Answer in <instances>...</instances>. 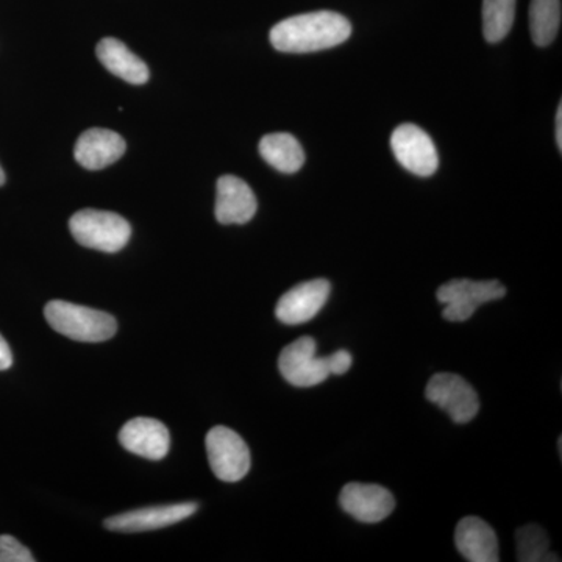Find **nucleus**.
Wrapping results in <instances>:
<instances>
[{
    "mask_svg": "<svg viewBox=\"0 0 562 562\" xmlns=\"http://www.w3.org/2000/svg\"><path fill=\"white\" fill-rule=\"evenodd\" d=\"M351 35V24L335 11H314L297 14L273 25L272 46L286 54H310L330 49L346 43Z\"/></svg>",
    "mask_w": 562,
    "mask_h": 562,
    "instance_id": "f257e3e1",
    "label": "nucleus"
},
{
    "mask_svg": "<svg viewBox=\"0 0 562 562\" xmlns=\"http://www.w3.org/2000/svg\"><path fill=\"white\" fill-rule=\"evenodd\" d=\"M44 316L55 331L74 341H109L117 330L116 319L111 314L76 303L52 301L44 308Z\"/></svg>",
    "mask_w": 562,
    "mask_h": 562,
    "instance_id": "f03ea898",
    "label": "nucleus"
},
{
    "mask_svg": "<svg viewBox=\"0 0 562 562\" xmlns=\"http://www.w3.org/2000/svg\"><path fill=\"white\" fill-rule=\"evenodd\" d=\"M69 228L81 246L106 254L124 249L132 236L131 224L111 211L81 210L70 217Z\"/></svg>",
    "mask_w": 562,
    "mask_h": 562,
    "instance_id": "7ed1b4c3",
    "label": "nucleus"
},
{
    "mask_svg": "<svg viewBox=\"0 0 562 562\" xmlns=\"http://www.w3.org/2000/svg\"><path fill=\"white\" fill-rule=\"evenodd\" d=\"M438 301L446 305L443 319L450 322H464L471 319L480 305L498 301L506 295V288L501 281H473L457 279L439 288Z\"/></svg>",
    "mask_w": 562,
    "mask_h": 562,
    "instance_id": "20e7f679",
    "label": "nucleus"
},
{
    "mask_svg": "<svg viewBox=\"0 0 562 562\" xmlns=\"http://www.w3.org/2000/svg\"><path fill=\"white\" fill-rule=\"evenodd\" d=\"M205 442L214 475L222 482H241L250 471V450L241 436L227 427H214Z\"/></svg>",
    "mask_w": 562,
    "mask_h": 562,
    "instance_id": "39448f33",
    "label": "nucleus"
},
{
    "mask_svg": "<svg viewBox=\"0 0 562 562\" xmlns=\"http://www.w3.org/2000/svg\"><path fill=\"white\" fill-rule=\"evenodd\" d=\"M279 369L283 379L297 387L317 386L331 375L327 357H317V344L310 336L281 350Z\"/></svg>",
    "mask_w": 562,
    "mask_h": 562,
    "instance_id": "423d86ee",
    "label": "nucleus"
},
{
    "mask_svg": "<svg viewBox=\"0 0 562 562\" xmlns=\"http://www.w3.org/2000/svg\"><path fill=\"white\" fill-rule=\"evenodd\" d=\"M425 397L443 412L454 424H468L480 412V398L472 384L457 373H436L427 384Z\"/></svg>",
    "mask_w": 562,
    "mask_h": 562,
    "instance_id": "0eeeda50",
    "label": "nucleus"
},
{
    "mask_svg": "<svg viewBox=\"0 0 562 562\" xmlns=\"http://www.w3.org/2000/svg\"><path fill=\"white\" fill-rule=\"evenodd\" d=\"M395 158L406 171L419 177H430L439 166L438 150L427 132L414 124H402L391 136Z\"/></svg>",
    "mask_w": 562,
    "mask_h": 562,
    "instance_id": "6e6552de",
    "label": "nucleus"
},
{
    "mask_svg": "<svg viewBox=\"0 0 562 562\" xmlns=\"http://www.w3.org/2000/svg\"><path fill=\"white\" fill-rule=\"evenodd\" d=\"M331 284L325 279L303 281L281 295L276 306L277 319L286 325H301L314 319L330 297Z\"/></svg>",
    "mask_w": 562,
    "mask_h": 562,
    "instance_id": "1a4fd4ad",
    "label": "nucleus"
},
{
    "mask_svg": "<svg viewBox=\"0 0 562 562\" xmlns=\"http://www.w3.org/2000/svg\"><path fill=\"white\" fill-rule=\"evenodd\" d=\"M344 512L364 524L382 522L395 508L394 495L380 484L349 483L339 494Z\"/></svg>",
    "mask_w": 562,
    "mask_h": 562,
    "instance_id": "9d476101",
    "label": "nucleus"
},
{
    "mask_svg": "<svg viewBox=\"0 0 562 562\" xmlns=\"http://www.w3.org/2000/svg\"><path fill=\"white\" fill-rule=\"evenodd\" d=\"M195 512H198V503H176V505L135 509V512L110 517L105 520V528L120 532L160 530L188 519Z\"/></svg>",
    "mask_w": 562,
    "mask_h": 562,
    "instance_id": "9b49d317",
    "label": "nucleus"
},
{
    "mask_svg": "<svg viewBox=\"0 0 562 562\" xmlns=\"http://www.w3.org/2000/svg\"><path fill=\"white\" fill-rule=\"evenodd\" d=\"M120 441L125 450L138 457L147 460H162L169 453L171 436L160 420L136 417L121 428Z\"/></svg>",
    "mask_w": 562,
    "mask_h": 562,
    "instance_id": "f8f14e48",
    "label": "nucleus"
},
{
    "mask_svg": "<svg viewBox=\"0 0 562 562\" xmlns=\"http://www.w3.org/2000/svg\"><path fill=\"white\" fill-rule=\"evenodd\" d=\"M258 203L246 181L235 176L217 180L216 213L222 225L247 224L257 214Z\"/></svg>",
    "mask_w": 562,
    "mask_h": 562,
    "instance_id": "ddd939ff",
    "label": "nucleus"
},
{
    "mask_svg": "<svg viewBox=\"0 0 562 562\" xmlns=\"http://www.w3.org/2000/svg\"><path fill=\"white\" fill-rule=\"evenodd\" d=\"M125 140L116 132L106 128H90L76 144V160L85 169L99 171L120 160L125 151Z\"/></svg>",
    "mask_w": 562,
    "mask_h": 562,
    "instance_id": "4468645a",
    "label": "nucleus"
},
{
    "mask_svg": "<svg viewBox=\"0 0 562 562\" xmlns=\"http://www.w3.org/2000/svg\"><path fill=\"white\" fill-rule=\"evenodd\" d=\"M458 552L471 562H497L498 539L490 524L480 517H464L454 530Z\"/></svg>",
    "mask_w": 562,
    "mask_h": 562,
    "instance_id": "2eb2a0df",
    "label": "nucleus"
},
{
    "mask_svg": "<svg viewBox=\"0 0 562 562\" xmlns=\"http://www.w3.org/2000/svg\"><path fill=\"white\" fill-rule=\"evenodd\" d=\"M95 52H98V58L102 65L120 79L132 85H143L149 80V68L146 63L136 57L122 41L102 40Z\"/></svg>",
    "mask_w": 562,
    "mask_h": 562,
    "instance_id": "dca6fc26",
    "label": "nucleus"
},
{
    "mask_svg": "<svg viewBox=\"0 0 562 562\" xmlns=\"http://www.w3.org/2000/svg\"><path fill=\"white\" fill-rule=\"evenodd\" d=\"M260 154L272 168L283 173H294L305 162V151L290 133H271L260 140Z\"/></svg>",
    "mask_w": 562,
    "mask_h": 562,
    "instance_id": "f3484780",
    "label": "nucleus"
},
{
    "mask_svg": "<svg viewBox=\"0 0 562 562\" xmlns=\"http://www.w3.org/2000/svg\"><path fill=\"white\" fill-rule=\"evenodd\" d=\"M561 0H531L530 33L536 46L552 44L560 32Z\"/></svg>",
    "mask_w": 562,
    "mask_h": 562,
    "instance_id": "a211bd4d",
    "label": "nucleus"
},
{
    "mask_svg": "<svg viewBox=\"0 0 562 562\" xmlns=\"http://www.w3.org/2000/svg\"><path fill=\"white\" fill-rule=\"evenodd\" d=\"M517 0H484L483 33L487 43H501L512 32Z\"/></svg>",
    "mask_w": 562,
    "mask_h": 562,
    "instance_id": "6ab92c4d",
    "label": "nucleus"
},
{
    "mask_svg": "<svg viewBox=\"0 0 562 562\" xmlns=\"http://www.w3.org/2000/svg\"><path fill=\"white\" fill-rule=\"evenodd\" d=\"M517 560L522 562L560 561L550 552L549 536L539 525H525L516 531Z\"/></svg>",
    "mask_w": 562,
    "mask_h": 562,
    "instance_id": "aec40b11",
    "label": "nucleus"
},
{
    "mask_svg": "<svg viewBox=\"0 0 562 562\" xmlns=\"http://www.w3.org/2000/svg\"><path fill=\"white\" fill-rule=\"evenodd\" d=\"M31 550L22 546L16 538L9 535L0 536V562H33Z\"/></svg>",
    "mask_w": 562,
    "mask_h": 562,
    "instance_id": "412c9836",
    "label": "nucleus"
},
{
    "mask_svg": "<svg viewBox=\"0 0 562 562\" xmlns=\"http://www.w3.org/2000/svg\"><path fill=\"white\" fill-rule=\"evenodd\" d=\"M328 368L331 375H344L351 368V355L347 350H338L328 355Z\"/></svg>",
    "mask_w": 562,
    "mask_h": 562,
    "instance_id": "4be33fe9",
    "label": "nucleus"
},
{
    "mask_svg": "<svg viewBox=\"0 0 562 562\" xmlns=\"http://www.w3.org/2000/svg\"><path fill=\"white\" fill-rule=\"evenodd\" d=\"M11 364H13V353H11L9 344L0 335V371H7Z\"/></svg>",
    "mask_w": 562,
    "mask_h": 562,
    "instance_id": "5701e85b",
    "label": "nucleus"
},
{
    "mask_svg": "<svg viewBox=\"0 0 562 562\" xmlns=\"http://www.w3.org/2000/svg\"><path fill=\"white\" fill-rule=\"evenodd\" d=\"M557 144L562 149V105L557 111Z\"/></svg>",
    "mask_w": 562,
    "mask_h": 562,
    "instance_id": "b1692460",
    "label": "nucleus"
},
{
    "mask_svg": "<svg viewBox=\"0 0 562 562\" xmlns=\"http://www.w3.org/2000/svg\"><path fill=\"white\" fill-rule=\"evenodd\" d=\"M5 183V173H3L2 168H0V187Z\"/></svg>",
    "mask_w": 562,
    "mask_h": 562,
    "instance_id": "393cba45",
    "label": "nucleus"
}]
</instances>
